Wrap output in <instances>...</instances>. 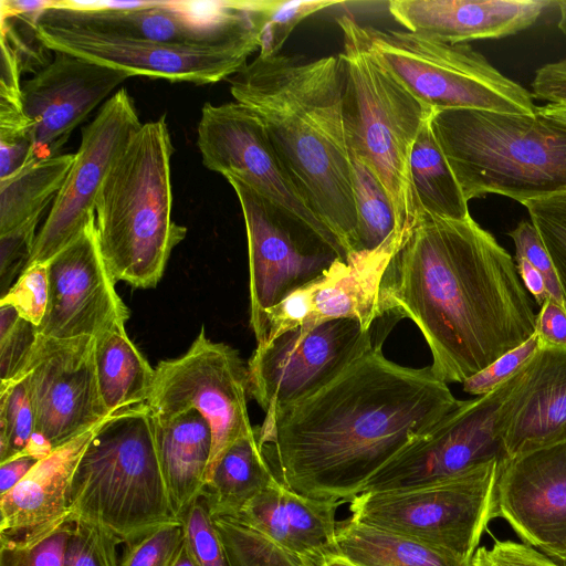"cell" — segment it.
<instances>
[{
	"label": "cell",
	"instance_id": "1",
	"mask_svg": "<svg viewBox=\"0 0 566 566\" xmlns=\"http://www.w3.org/2000/svg\"><path fill=\"white\" fill-rule=\"evenodd\" d=\"M459 403L431 367L398 365L379 345L312 396L266 412L256 431L284 485L346 503Z\"/></svg>",
	"mask_w": 566,
	"mask_h": 566
},
{
	"label": "cell",
	"instance_id": "2",
	"mask_svg": "<svg viewBox=\"0 0 566 566\" xmlns=\"http://www.w3.org/2000/svg\"><path fill=\"white\" fill-rule=\"evenodd\" d=\"M409 318L433 374L463 382L535 334L536 314L511 254L472 217L421 212L382 273L377 318Z\"/></svg>",
	"mask_w": 566,
	"mask_h": 566
},
{
	"label": "cell",
	"instance_id": "3",
	"mask_svg": "<svg viewBox=\"0 0 566 566\" xmlns=\"http://www.w3.org/2000/svg\"><path fill=\"white\" fill-rule=\"evenodd\" d=\"M229 84L234 101L261 118L307 206L352 253L357 213L339 57L259 54Z\"/></svg>",
	"mask_w": 566,
	"mask_h": 566
},
{
	"label": "cell",
	"instance_id": "4",
	"mask_svg": "<svg viewBox=\"0 0 566 566\" xmlns=\"http://www.w3.org/2000/svg\"><path fill=\"white\" fill-rule=\"evenodd\" d=\"M174 145L166 116L143 124L108 171L95 205L102 258L115 282L153 289L187 228L171 220Z\"/></svg>",
	"mask_w": 566,
	"mask_h": 566
},
{
	"label": "cell",
	"instance_id": "5",
	"mask_svg": "<svg viewBox=\"0 0 566 566\" xmlns=\"http://www.w3.org/2000/svg\"><path fill=\"white\" fill-rule=\"evenodd\" d=\"M433 135L467 201L520 203L566 191V125L539 114L433 109Z\"/></svg>",
	"mask_w": 566,
	"mask_h": 566
},
{
	"label": "cell",
	"instance_id": "6",
	"mask_svg": "<svg viewBox=\"0 0 566 566\" xmlns=\"http://www.w3.org/2000/svg\"><path fill=\"white\" fill-rule=\"evenodd\" d=\"M344 77V119L349 148L370 168L394 209L398 234L419 221L410 156L433 108L418 99L379 60L367 28L352 15L337 18Z\"/></svg>",
	"mask_w": 566,
	"mask_h": 566
},
{
	"label": "cell",
	"instance_id": "7",
	"mask_svg": "<svg viewBox=\"0 0 566 566\" xmlns=\"http://www.w3.org/2000/svg\"><path fill=\"white\" fill-rule=\"evenodd\" d=\"M72 521L98 525L122 544L179 520L171 506L155 438L154 413L142 403L101 422L75 471Z\"/></svg>",
	"mask_w": 566,
	"mask_h": 566
},
{
	"label": "cell",
	"instance_id": "8",
	"mask_svg": "<svg viewBox=\"0 0 566 566\" xmlns=\"http://www.w3.org/2000/svg\"><path fill=\"white\" fill-rule=\"evenodd\" d=\"M502 462L429 484L363 492L349 502L350 516L471 560L489 523L497 517Z\"/></svg>",
	"mask_w": 566,
	"mask_h": 566
},
{
	"label": "cell",
	"instance_id": "9",
	"mask_svg": "<svg viewBox=\"0 0 566 566\" xmlns=\"http://www.w3.org/2000/svg\"><path fill=\"white\" fill-rule=\"evenodd\" d=\"M366 28L379 60L433 109L537 114L532 93L503 75L472 46L441 42L407 30Z\"/></svg>",
	"mask_w": 566,
	"mask_h": 566
},
{
	"label": "cell",
	"instance_id": "10",
	"mask_svg": "<svg viewBox=\"0 0 566 566\" xmlns=\"http://www.w3.org/2000/svg\"><path fill=\"white\" fill-rule=\"evenodd\" d=\"M282 0L144 1L133 9L53 1L41 15L103 33L188 46H261L263 29Z\"/></svg>",
	"mask_w": 566,
	"mask_h": 566
},
{
	"label": "cell",
	"instance_id": "11",
	"mask_svg": "<svg viewBox=\"0 0 566 566\" xmlns=\"http://www.w3.org/2000/svg\"><path fill=\"white\" fill-rule=\"evenodd\" d=\"M233 188L245 223L250 326L263 338L264 313L292 292L326 275L348 253L335 235L322 233L234 177Z\"/></svg>",
	"mask_w": 566,
	"mask_h": 566
},
{
	"label": "cell",
	"instance_id": "12",
	"mask_svg": "<svg viewBox=\"0 0 566 566\" xmlns=\"http://www.w3.org/2000/svg\"><path fill=\"white\" fill-rule=\"evenodd\" d=\"M248 367L238 350L209 339L202 326L184 355L158 363L146 403L158 416L195 409L208 421L212 448L207 484L227 450L255 431L248 413Z\"/></svg>",
	"mask_w": 566,
	"mask_h": 566
},
{
	"label": "cell",
	"instance_id": "13",
	"mask_svg": "<svg viewBox=\"0 0 566 566\" xmlns=\"http://www.w3.org/2000/svg\"><path fill=\"white\" fill-rule=\"evenodd\" d=\"M520 371L490 394L460 401L379 470L363 492L429 484L506 460L502 407Z\"/></svg>",
	"mask_w": 566,
	"mask_h": 566
},
{
	"label": "cell",
	"instance_id": "14",
	"mask_svg": "<svg viewBox=\"0 0 566 566\" xmlns=\"http://www.w3.org/2000/svg\"><path fill=\"white\" fill-rule=\"evenodd\" d=\"M355 319L296 327L258 344L248 361L249 394L266 413L296 403L337 378L373 348Z\"/></svg>",
	"mask_w": 566,
	"mask_h": 566
},
{
	"label": "cell",
	"instance_id": "15",
	"mask_svg": "<svg viewBox=\"0 0 566 566\" xmlns=\"http://www.w3.org/2000/svg\"><path fill=\"white\" fill-rule=\"evenodd\" d=\"M35 34L50 51L63 52L132 76L213 84L240 72L258 49L248 45L188 46L103 33L38 17Z\"/></svg>",
	"mask_w": 566,
	"mask_h": 566
},
{
	"label": "cell",
	"instance_id": "16",
	"mask_svg": "<svg viewBox=\"0 0 566 566\" xmlns=\"http://www.w3.org/2000/svg\"><path fill=\"white\" fill-rule=\"evenodd\" d=\"M142 125L126 88H119L104 102L94 119L82 129L72 167L36 234L27 268L46 264L95 219L101 187Z\"/></svg>",
	"mask_w": 566,
	"mask_h": 566
},
{
	"label": "cell",
	"instance_id": "17",
	"mask_svg": "<svg viewBox=\"0 0 566 566\" xmlns=\"http://www.w3.org/2000/svg\"><path fill=\"white\" fill-rule=\"evenodd\" d=\"M19 379L30 395L35 431L54 449L109 417L99 391L92 336L57 339L38 334L14 380Z\"/></svg>",
	"mask_w": 566,
	"mask_h": 566
},
{
	"label": "cell",
	"instance_id": "18",
	"mask_svg": "<svg viewBox=\"0 0 566 566\" xmlns=\"http://www.w3.org/2000/svg\"><path fill=\"white\" fill-rule=\"evenodd\" d=\"M197 147L209 170L241 180L313 229L335 235L302 198L261 118L245 105L235 101L220 105L207 102L197 127Z\"/></svg>",
	"mask_w": 566,
	"mask_h": 566
},
{
	"label": "cell",
	"instance_id": "19",
	"mask_svg": "<svg viewBox=\"0 0 566 566\" xmlns=\"http://www.w3.org/2000/svg\"><path fill=\"white\" fill-rule=\"evenodd\" d=\"M49 304L38 334L57 339L96 337L126 323L129 311L99 251L95 219L48 263Z\"/></svg>",
	"mask_w": 566,
	"mask_h": 566
},
{
	"label": "cell",
	"instance_id": "20",
	"mask_svg": "<svg viewBox=\"0 0 566 566\" xmlns=\"http://www.w3.org/2000/svg\"><path fill=\"white\" fill-rule=\"evenodd\" d=\"M129 77L124 71L54 52L53 59L22 84L32 160L60 155L74 128Z\"/></svg>",
	"mask_w": 566,
	"mask_h": 566
},
{
	"label": "cell",
	"instance_id": "21",
	"mask_svg": "<svg viewBox=\"0 0 566 566\" xmlns=\"http://www.w3.org/2000/svg\"><path fill=\"white\" fill-rule=\"evenodd\" d=\"M497 517L535 548L566 543V441L504 460Z\"/></svg>",
	"mask_w": 566,
	"mask_h": 566
},
{
	"label": "cell",
	"instance_id": "22",
	"mask_svg": "<svg viewBox=\"0 0 566 566\" xmlns=\"http://www.w3.org/2000/svg\"><path fill=\"white\" fill-rule=\"evenodd\" d=\"M506 460L566 441V349L539 347L502 407Z\"/></svg>",
	"mask_w": 566,
	"mask_h": 566
},
{
	"label": "cell",
	"instance_id": "23",
	"mask_svg": "<svg viewBox=\"0 0 566 566\" xmlns=\"http://www.w3.org/2000/svg\"><path fill=\"white\" fill-rule=\"evenodd\" d=\"M552 3L546 0H392L388 10L403 30L460 44L526 30Z\"/></svg>",
	"mask_w": 566,
	"mask_h": 566
},
{
	"label": "cell",
	"instance_id": "24",
	"mask_svg": "<svg viewBox=\"0 0 566 566\" xmlns=\"http://www.w3.org/2000/svg\"><path fill=\"white\" fill-rule=\"evenodd\" d=\"M343 503L304 496L277 479L232 517L286 551L306 554L332 548Z\"/></svg>",
	"mask_w": 566,
	"mask_h": 566
},
{
	"label": "cell",
	"instance_id": "25",
	"mask_svg": "<svg viewBox=\"0 0 566 566\" xmlns=\"http://www.w3.org/2000/svg\"><path fill=\"white\" fill-rule=\"evenodd\" d=\"M96 428L55 448L18 485L0 496V533L36 527L67 513L75 471Z\"/></svg>",
	"mask_w": 566,
	"mask_h": 566
},
{
	"label": "cell",
	"instance_id": "26",
	"mask_svg": "<svg viewBox=\"0 0 566 566\" xmlns=\"http://www.w3.org/2000/svg\"><path fill=\"white\" fill-rule=\"evenodd\" d=\"M154 422L167 492L176 516L182 520L206 486L212 448L211 429L195 409L166 417L154 413Z\"/></svg>",
	"mask_w": 566,
	"mask_h": 566
},
{
	"label": "cell",
	"instance_id": "27",
	"mask_svg": "<svg viewBox=\"0 0 566 566\" xmlns=\"http://www.w3.org/2000/svg\"><path fill=\"white\" fill-rule=\"evenodd\" d=\"M400 241H392L374 251L348 254L321 279L315 281L311 315L300 327H313L322 322L349 318L370 331L377 319L379 283Z\"/></svg>",
	"mask_w": 566,
	"mask_h": 566
},
{
	"label": "cell",
	"instance_id": "28",
	"mask_svg": "<svg viewBox=\"0 0 566 566\" xmlns=\"http://www.w3.org/2000/svg\"><path fill=\"white\" fill-rule=\"evenodd\" d=\"M333 552L355 566H470L451 552L349 516L337 523Z\"/></svg>",
	"mask_w": 566,
	"mask_h": 566
},
{
	"label": "cell",
	"instance_id": "29",
	"mask_svg": "<svg viewBox=\"0 0 566 566\" xmlns=\"http://www.w3.org/2000/svg\"><path fill=\"white\" fill-rule=\"evenodd\" d=\"M95 338V364L103 402L109 416L146 403L155 368L128 337L125 323Z\"/></svg>",
	"mask_w": 566,
	"mask_h": 566
},
{
	"label": "cell",
	"instance_id": "30",
	"mask_svg": "<svg viewBox=\"0 0 566 566\" xmlns=\"http://www.w3.org/2000/svg\"><path fill=\"white\" fill-rule=\"evenodd\" d=\"M276 480L255 429L252 434L237 440L227 450L201 497L211 515L233 516Z\"/></svg>",
	"mask_w": 566,
	"mask_h": 566
},
{
	"label": "cell",
	"instance_id": "31",
	"mask_svg": "<svg viewBox=\"0 0 566 566\" xmlns=\"http://www.w3.org/2000/svg\"><path fill=\"white\" fill-rule=\"evenodd\" d=\"M74 157L75 154H60L33 159L0 179V235L42 217L57 196Z\"/></svg>",
	"mask_w": 566,
	"mask_h": 566
},
{
	"label": "cell",
	"instance_id": "32",
	"mask_svg": "<svg viewBox=\"0 0 566 566\" xmlns=\"http://www.w3.org/2000/svg\"><path fill=\"white\" fill-rule=\"evenodd\" d=\"M430 118L420 129L410 156L420 210L438 218L464 220L470 217L468 201L433 135Z\"/></svg>",
	"mask_w": 566,
	"mask_h": 566
},
{
	"label": "cell",
	"instance_id": "33",
	"mask_svg": "<svg viewBox=\"0 0 566 566\" xmlns=\"http://www.w3.org/2000/svg\"><path fill=\"white\" fill-rule=\"evenodd\" d=\"M353 189L357 213V242L353 252L374 251L401 240L389 198L370 168L350 148Z\"/></svg>",
	"mask_w": 566,
	"mask_h": 566
},
{
	"label": "cell",
	"instance_id": "34",
	"mask_svg": "<svg viewBox=\"0 0 566 566\" xmlns=\"http://www.w3.org/2000/svg\"><path fill=\"white\" fill-rule=\"evenodd\" d=\"M73 528L67 512L36 527L0 533V566H65Z\"/></svg>",
	"mask_w": 566,
	"mask_h": 566
},
{
	"label": "cell",
	"instance_id": "35",
	"mask_svg": "<svg viewBox=\"0 0 566 566\" xmlns=\"http://www.w3.org/2000/svg\"><path fill=\"white\" fill-rule=\"evenodd\" d=\"M229 566H307L301 554L286 551L270 538L228 515H211Z\"/></svg>",
	"mask_w": 566,
	"mask_h": 566
},
{
	"label": "cell",
	"instance_id": "36",
	"mask_svg": "<svg viewBox=\"0 0 566 566\" xmlns=\"http://www.w3.org/2000/svg\"><path fill=\"white\" fill-rule=\"evenodd\" d=\"M20 60L1 38L0 59V146L29 145L32 147L31 123L25 114L21 84Z\"/></svg>",
	"mask_w": 566,
	"mask_h": 566
},
{
	"label": "cell",
	"instance_id": "37",
	"mask_svg": "<svg viewBox=\"0 0 566 566\" xmlns=\"http://www.w3.org/2000/svg\"><path fill=\"white\" fill-rule=\"evenodd\" d=\"M35 418L23 379L0 384V463L23 453Z\"/></svg>",
	"mask_w": 566,
	"mask_h": 566
},
{
	"label": "cell",
	"instance_id": "38",
	"mask_svg": "<svg viewBox=\"0 0 566 566\" xmlns=\"http://www.w3.org/2000/svg\"><path fill=\"white\" fill-rule=\"evenodd\" d=\"M552 259L566 307V191L523 203Z\"/></svg>",
	"mask_w": 566,
	"mask_h": 566
},
{
	"label": "cell",
	"instance_id": "39",
	"mask_svg": "<svg viewBox=\"0 0 566 566\" xmlns=\"http://www.w3.org/2000/svg\"><path fill=\"white\" fill-rule=\"evenodd\" d=\"M38 337L36 326L9 305H0V384L23 370Z\"/></svg>",
	"mask_w": 566,
	"mask_h": 566
},
{
	"label": "cell",
	"instance_id": "40",
	"mask_svg": "<svg viewBox=\"0 0 566 566\" xmlns=\"http://www.w3.org/2000/svg\"><path fill=\"white\" fill-rule=\"evenodd\" d=\"M184 536L182 521L161 524L125 544L120 566H171Z\"/></svg>",
	"mask_w": 566,
	"mask_h": 566
},
{
	"label": "cell",
	"instance_id": "41",
	"mask_svg": "<svg viewBox=\"0 0 566 566\" xmlns=\"http://www.w3.org/2000/svg\"><path fill=\"white\" fill-rule=\"evenodd\" d=\"M185 541L199 566H229L224 547L202 497L182 517Z\"/></svg>",
	"mask_w": 566,
	"mask_h": 566
},
{
	"label": "cell",
	"instance_id": "42",
	"mask_svg": "<svg viewBox=\"0 0 566 566\" xmlns=\"http://www.w3.org/2000/svg\"><path fill=\"white\" fill-rule=\"evenodd\" d=\"M122 543L105 528L74 522L65 566H120L117 547Z\"/></svg>",
	"mask_w": 566,
	"mask_h": 566
},
{
	"label": "cell",
	"instance_id": "43",
	"mask_svg": "<svg viewBox=\"0 0 566 566\" xmlns=\"http://www.w3.org/2000/svg\"><path fill=\"white\" fill-rule=\"evenodd\" d=\"M49 304L46 264L27 268L0 300V305L13 307L25 321L39 327Z\"/></svg>",
	"mask_w": 566,
	"mask_h": 566
},
{
	"label": "cell",
	"instance_id": "44",
	"mask_svg": "<svg viewBox=\"0 0 566 566\" xmlns=\"http://www.w3.org/2000/svg\"><path fill=\"white\" fill-rule=\"evenodd\" d=\"M339 3L342 2L328 0L282 1L263 29L259 54H279L292 31L304 19Z\"/></svg>",
	"mask_w": 566,
	"mask_h": 566
},
{
	"label": "cell",
	"instance_id": "45",
	"mask_svg": "<svg viewBox=\"0 0 566 566\" xmlns=\"http://www.w3.org/2000/svg\"><path fill=\"white\" fill-rule=\"evenodd\" d=\"M539 348L537 335L505 353L488 367L465 379L463 390L478 397L490 394L513 378Z\"/></svg>",
	"mask_w": 566,
	"mask_h": 566
},
{
	"label": "cell",
	"instance_id": "46",
	"mask_svg": "<svg viewBox=\"0 0 566 566\" xmlns=\"http://www.w3.org/2000/svg\"><path fill=\"white\" fill-rule=\"evenodd\" d=\"M41 218H33L0 235V296H4L13 280L25 270L34 247L35 229Z\"/></svg>",
	"mask_w": 566,
	"mask_h": 566
},
{
	"label": "cell",
	"instance_id": "47",
	"mask_svg": "<svg viewBox=\"0 0 566 566\" xmlns=\"http://www.w3.org/2000/svg\"><path fill=\"white\" fill-rule=\"evenodd\" d=\"M507 235L514 242L515 258L532 264L543 275L549 297L565 306L557 273L535 226L523 220Z\"/></svg>",
	"mask_w": 566,
	"mask_h": 566
},
{
	"label": "cell",
	"instance_id": "48",
	"mask_svg": "<svg viewBox=\"0 0 566 566\" xmlns=\"http://www.w3.org/2000/svg\"><path fill=\"white\" fill-rule=\"evenodd\" d=\"M478 552L486 566H560L538 548L513 541H495L490 549Z\"/></svg>",
	"mask_w": 566,
	"mask_h": 566
},
{
	"label": "cell",
	"instance_id": "49",
	"mask_svg": "<svg viewBox=\"0 0 566 566\" xmlns=\"http://www.w3.org/2000/svg\"><path fill=\"white\" fill-rule=\"evenodd\" d=\"M535 334L539 347L566 349V307L548 297L536 315Z\"/></svg>",
	"mask_w": 566,
	"mask_h": 566
},
{
	"label": "cell",
	"instance_id": "50",
	"mask_svg": "<svg viewBox=\"0 0 566 566\" xmlns=\"http://www.w3.org/2000/svg\"><path fill=\"white\" fill-rule=\"evenodd\" d=\"M533 97L566 106V59L539 67L532 82Z\"/></svg>",
	"mask_w": 566,
	"mask_h": 566
},
{
	"label": "cell",
	"instance_id": "51",
	"mask_svg": "<svg viewBox=\"0 0 566 566\" xmlns=\"http://www.w3.org/2000/svg\"><path fill=\"white\" fill-rule=\"evenodd\" d=\"M34 457L20 453L0 463V496L11 491L39 462Z\"/></svg>",
	"mask_w": 566,
	"mask_h": 566
},
{
	"label": "cell",
	"instance_id": "52",
	"mask_svg": "<svg viewBox=\"0 0 566 566\" xmlns=\"http://www.w3.org/2000/svg\"><path fill=\"white\" fill-rule=\"evenodd\" d=\"M515 263L524 287L541 306L549 297L543 275L522 258H515Z\"/></svg>",
	"mask_w": 566,
	"mask_h": 566
},
{
	"label": "cell",
	"instance_id": "53",
	"mask_svg": "<svg viewBox=\"0 0 566 566\" xmlns=\"http://www.w3.org/2000/svg\"><path fill=\"white\" fill-rule=\"evenodd\" d=\"M307 566H355L344 557L328 551L301 554Z\"/></svg>",
	"mask_w": 566,
	"mask_h": 566
},
{
	"label": "cell",
	"instance_id": "54",
	"mask_svg": "<svg viewBox=\"0 0 566 566\" xmlns=\"http://www.w3.org/2000/svg\"><path fill=\"white\" fill-rule=\"evenodd\" d=\"M54 448L51 442L40 432L34 431L23 453L42 460L46 458Z\"/></svg>",
	"mask_w": 566,
	"mask_h": 566
},
{
	"label": "cell",
	"instance_id": "55",
	"mask_svg": "<svg viewBox=\"0 0 566 566\" xmlns=\"http://www.w3.org/2000/svg\"><path fill=\"white\" fill-rule=\"evenodd\" d=\"M537 114L566 125V106L545 104L537 107Z\"/></svg>",
	"mask_w": 566,
	"mask_h": 566
},
{
	"label": "cell",
	"instance_id": "56",
	"mask_svg": "<svg viewBox=\"0 0 566 566\" xmlns=\"http://www.w3.org/2000/svg\"><path fill=\"white\" fill-rule=\"evenodd\" d=\"M545 555L551 557L560 566H566V543L539 548Z\"/></svg>",
	"mask_w": 566,
	"mask_h": 566
},
{
	"label": "cell",
	"instance_id": "57",
	"mask_svg": "<svg viewBox=\"0 0 566 566\" xmlns=\"http://www.w3.org/2000/svg\"><path fill=\"white\" fill-rule=\"evenodd\" d=\"M171 566H199L189 551V547L185 541V536L180 549Z\"/></svg>",
	"mask_w": 566,
	"mask_h": 566
},
{
	"label": "cell",
	"instance_id": "58",
	"mask_svg": "<svg viewBox=\"0 0 566 566\" xmlns=\"http://www.w3.org/2000/svg\"><path fill=\"white\" fill-rule=\"evenodd\" d=\"M558 11H559V18H558V28L563 32V34L566 36V0H559L556 2Z\"/></svg>",
	"mask_w": 566,
	"mask_h": 566
},
{
	"label": "cell",
	"instance_id": "59",
	"mask_svg": "<svg viewBox=\"0 0 566 566\" xmlns=\"http://www.w3.org/2000/svg\"><path fill=\"white\" fill-rule=\"evenodd\" d=\"M470 566H486L478 549L471 559Z\"/></svg>",
	"mask_w": 566,
	"mask_h": 566
}]
</instances>
